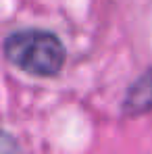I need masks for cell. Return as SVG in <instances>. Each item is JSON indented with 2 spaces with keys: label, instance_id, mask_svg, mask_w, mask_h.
Instances as JSON below:
<instances>
[{
  "label": "cell",
  "instance_id": "obj_1",
  "mask_svg": "<svg viewBox=\"0 0 152 154\" xmlns=\"http://www.w3.org/2000/svg\"><path fill=\"white\" fill-rule=\"evenodd\" d=\"M4 56L29 75L50 77L56 75L65 65V46L52 31L21 29L6 35Z\"/></svg>",
  "mask_w": 152,
  "mask_h": 154
},
{
  "label": "cell",
  "instance_id": "obj_2",
  "mask_svg": "<svg viewBox=\"0 0 152 154\" xmlns=\"http://www.w3.org/2000/svg\"><path fill=\"white\" fill-rule=\"evenodd\" d=\"M152 110V69L138 77L125 94L123 112L129 117H140Z\"/></svg>",
  "mask_w": 152,
  "mask_h": 154
},
{
  "label": "cell",
  "instance_id": "obj_3",
  "mask_svg": "<svg viewBox=\"0 0 152 154\" xmlns=\"http://www.w3.org/2000/svg\"><path fill=\"white\" fill-rule=\"evenodd\" d=\"M2 154H21L19 144L11 137V133H4L2 135Z\"/></svg>",
  "mask_w": 152,
  "mask_h": 154
}]
</instances>
